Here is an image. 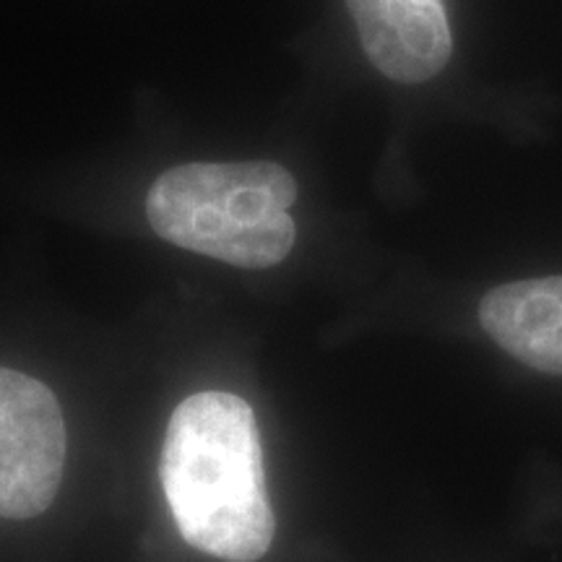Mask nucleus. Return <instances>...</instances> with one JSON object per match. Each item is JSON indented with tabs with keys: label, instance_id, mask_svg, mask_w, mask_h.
Returning <instances> with one entry per match:
<instances>
[{
	"label": "nucleus",
	"instance_id": "3",
	"mask_svg": "<svg viewBox=\"0 0 562 562\" xmlns=\"http://www.w3.org/2000/svg\"><path fill=\"white\" fill-rule=\"evenodd\" d=\"M66 419L37 378L0 368V518L26 521L50 508L66 469Z\"/></svg>",
	"mask_w": 562,
	"mask_h": 562
},
{
	"label": "nucleus",
	"instance_id": "4",
	"mask_svg": "<svg viewBox=\"0 0 562 562\" xmlns=\"http://www.w3.org/2000/svg\"><path fill=\"white\" fill-rule=\"evenodd\" d=\"M368 60L393 81L419 83L451 60L453 37L442 0H347Z\"/></svg>",
	"mask_w": 562,
	"mask_h": 562
},
{
	"label": "nucleus",
	"instance_id": "1",
	"mask_svg": "<svg viewBox=\"0 0 562 562\" xmlns=\"http://www.w3.org/2000/svg\"><path fill=\"white\" fill-rule=\"evenodd\" d=\"M159 474L175 526L195 550L224 562H256L271 550L277 518L261 432L245 398L188 396L167 425Z\"/></svg>",
	"mask_w": 562,
	"mask_h": 562
},
{
	"label": "nucleus",
	"instance_id": "5",
	"mask_svg": "<svg viewBox=\"0 0 562 562\" xmlns=\"http://www.w3.org/2000/svg\"><path fill=\"white\" fill-rule=\"evenodd\" d=\"M480 323L526 368L562 375V277L510 281L484 294Z\"/></svg>",
	"mask_w": 562,
	"mask_h": 562
},
{
	"label": "nucleus",
	"instance_id": "2",
	"mask_svg": "<svg viewBox=\"0 0 562 562\" xmlns=\"http://www.w3.org/2000/svg\"><path fill=\"white\" fill-rule=\"evenodd\" d=\"M292 172L273 161H193L167 170L146 195L161 240L237 269H271L294 248Z\"/></svg>",
	"mask_w": 562,
	"mask_h": 562
}]
</instances>
